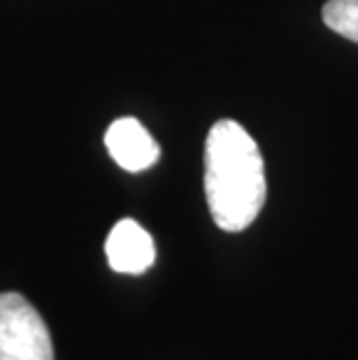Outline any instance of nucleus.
Segmentation results:
<instances>
[{"instance_id":"nucleus-1","label":"nucleus","mask_w":358,"mask_h":360,"mask_svg":"<svg viewBox=\"0 0 358 360\" xmlns=\"http://www.w3.org/2000/svg\"><path fill=\"white\" fill-rule=\"evenodd\" d=\"M265 195V163L256 140L238 121H217L205 142V198L215 224L226 233L245 231L261 214Z\"/></svg>"},{"instance_id":"nucleus-2","label":"nucleus","mask_w":358,"mask_h":360,"mask_svg":"<svg viewBox=\"0 0 358 360\" xmlns=\"http://www.w3.org/2000/svg\"><path fill=\"white\" fill-rule=\"evenodd\" d=\"M0 360H54L47 323L19 293H0Z\"/></svg>"},{"instance_id":"nucleus-3","label":"nucleus","mask_w":358,"mask_h":360,"mask_svg":"<svg viewBox=\"0 0 358 360\" xmlns=\"http://www.w3.org/2000/svg\"><path fill=\"white\" fill-rule=\"evenodd\" d=\"M108 263L119 274H142L156 260V247L151 235L133 219H121L105 242Z\"/></svg>"},{"instance_id":"nucleus-4","label":"nucleus","mask_w":358,"mask_h":360,"mask_svg":"<svg viewBox=\"0 0 358 360\" xmlns=\"http://www.w3.org/2000/svg\"><path fill=\"white\" fill-rule=\"evenodd\" d=\"M105 147L119 167L128 172H142L151 167L161 156L156 140L147 133L138 119H117L105 133Z\"/></svg>"},{"instance_id":"nucleus-5","label":"nucleus","mask_w":358,"mask_h":360,"mask_svg":"<svg viewBox=\"0 0 358 360\" xmlns=\"http://www.w3.org/2000/svg\"><path fill=\"white\" fill-rule=\"evenodd\" d=\"M324 21L338 35L358 42V0H328L324 7Z\"/></svg>"}]
</instances>
